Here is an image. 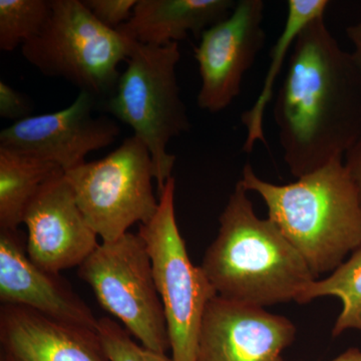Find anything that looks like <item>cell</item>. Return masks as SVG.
<instances>
[{
    "label": "cell",
    "instance_id": "6da1fadb",
    "mask_svg": "<svg viewBox=\"0 0 361 361\" xmlns=\"http://www.w3.org/2000/svg\"><path fill=\"white\" fill-rule=\"evenodd\" d=\"M285 164L300 178L344 158L361 135V71L324 16L299 33L274 104Z\"/></svg>",
    "mask_w": 361,
    "mask_h": 361
},
{
    "label": "cell",
    "instance_id": "7a4b0ae2",
    "mask_svg": "<svg viewBox=\"0 0 361 361\" xmlns=\"http://www.w3.org/2000/svg\"><path fill=\"white\" fill-rule=\"evenodd\" d=\"M219 224L201 265L218 295L260 307L299 302L316 278L279 228L256 215L239 180Z\"/></svg>",
    "mask_w": 361,
    "mask_h": 361
},
{
    "label": "cell",
    "instance_id": "3957f363",
    "mask_svg": "<svg viewBox=\"0 0 361 361\" xmlns=\"http://www.w3.org/2000/svg\"><path fill=\"white\" fill-rule=\"evenodd\" d=\"M264 201L268 218L300 253L316 279L334 272L361 246V203L344 158L295 182L276 185L247 163L239 180Z\"/></svg>",
    "mask_w": 361,
    "mask_h": 361
},
{
    "label": "cell",
    "instance_id": "277c9868",
    "mask_svg": "<svg viewBox=\"0 0 361 361\" xmlns=\"http://www.w3.org/2000/svg\"><path fill=\"white\" fill-rule=\"evenodd\" d=\"M180 59L178 42L153 45L135 42L115 92L103 104L104 111L129 126L148 148L158 197L175 167L176 157L169 153L168 144L191 126L178 84Z\"/></svg>",
    "mask_w": 361,
    "mask_h": 361
},
{
    "label": "cell",
    "instance_id": "5b68a950",
    "mask_svg": "<svg viewBox=\"0 0 361 361\" xmlns=\"http://www.w3.org/2000/svg\"><path fill=\"white\" fill-rule=\"evenodd\" d=\"M135 40L106 27L84 0H51V13L39 35L21 47L27 63L51 78H61L94 97L108 99L121 77Z\"/></svg>",
    "mask_w": 361,
    "mask_h": 361
},
{
    "label": "cell",
    "instance_id": "8992f818",
    "mask_svg": "<svg viewBox=\"0 0 361 361\" xmlns=\"http://www.w3.org/2000/svg\"><path fill=\"white\" fill-rule=\"evenodd\" d=\"M176 180H168L159 195L153 219L140 226L153 265L154 277L167 320L172 360L196 361L204 313L218 295L201 266L188 255L175 212Z\"/></svg>",
    "mask_w": 361,
    "mask_h": 361
},
{
    "label": "cell",
    "instance_id": "52a82bcc",
    "mask_svg": "<svg viewBox=\"0 0 361 361\" xmlns=\"http://www.w3.org/2000/svg\"><path fill=\"white\" fill-rule=\"evenodd\" d=\"M65 177L102 242L121 238L135 223L147 224L158 211L153 161L146 145L135 135L101 160L85 161Z\"/></svg>",
    "mask_w": 361,
    "mask_h": 361
},
{
    "label": "cell",
    "instance_id": "ba28073f",
    "mask_svg": "<svg viewBox=\"0 0 361 361\" xmlns=\"http://www.w3.org/2000/svg\"><path fill=\"white\" fill-rule=\"evenodd\" d=\"M78 276L130 336L144 348L166 355L171 348L167 320L151 257L139 234L128 232L115 241L102 242L78 267Z\"/></svg>",
    "mask_w": 361,
    "mask_h": 361
},
{
    "label": "cell",
    "instance_id": "9c48e42d",
    "mask_svg": "<svg viewBox=\"0 0 361 361\" xmlns=\"http://www.w3.org/2000/svg\"><path fill=\"white\" fill-rule=\"evenodd\" d=\"M264 13L262 0H240L228 18L202 35L195 49L201 110L219 113L239 96L244 75L265 44Z\"/></svg>",
    "mask_w": 361,
    "mask_h": 361
},
{
    "label": "cell",
    "instance_id": "30bf717a",
    "mask_svg": "<svg viewBox=\"0 0 361 361\" xmlns=\"http://www.w3.org/2000/svg\"><path fill=\"white\" fill-rule=\"evenodd\" d=\"M96 97L80 92L71 106L30 116L0 132V147L56 164L63 172L85 163L92 152L111 146L121 134L118 123L94 116Z\"/></svg>",
    "mask_w": 361,
    "mask_h": 361
},
{
    "label": "cell",
    "instance_id": "8fae6325",
    "mask_svg": "<svg viewBox=\"0 0 361 361\" xmlns=\"http://www.w3.org/2000/svg\"><path fill=\"white\" fill-rule=\"evenodd\" d=\"M295 336L288 318L217 295L204 313L196 361H284Z\"/></svg>",
    "mask_w": 361,
    "mask_h": 361
},
{
    "label": "cell",
    "instance_id": "7c38bea8",
    "mask_svg": "<svg viewBox=\"0 0 361 361\" xmlns=\"http://www.w3.org/2000/svg\"><path fill=\"white\" fill-rule=\"evenodd\" d=\"M26 253L35 264L61 273L82 264L97 246V233L82 215L65 174L40 189L23 216Z\"/></svg>",
    "mask_w": 361,
    "mask_h": 361
},
{
    "label": "cell",
    "instance_id": "4fadbf2b",
    "mask_svg": "<svg viewBox=\"0 0 361 361\" xmlns=\"http://www.w3.org/2000/svg\"><path fill=\"white\" fill-rule=\"evenodd\" d=\"M0 301L97 331L99 319L70 284L30 260L18 229L0 230Z\"/></svg>",
    "mask_w": 361,
    "mask_h": 361
},
{
    "label": "cell",
    "instance_id": "5bb4252c",
    "mask_svg": "<svg viewBox=\"0 0 361 361\" xmlns=\"http://www.w3.org/2000/svg\"><path fill=\"white\" fill-rule=\"evenodd\" d=\"M0 341L13 361H111L96 330L2 304Z\"/></svg>",
    "mask_w": 361,
    "mask_h": 361
},
{
    "label": "cell",
    "instance_id": "9a60e30c",
    "mask_svg": "<svg viewBox=\"0 0 361 361\" xmlns=\"http://www.w3.org/2000/svg\"><path fill=\"white\" fill-rule=\"evenodd\" d=\"M233 0H137L132 18L118 28L142 44L166 45L201 39L205 30L229 16Z\"/></svg>",
    "mask_w": 361,
    "mask_h": 361
},
{
    "label": "cell",
    "instance_id": "2e32d148",
    "mask_svg": "<svg viewBox=\"0 0 361 361\" xmlns=\"http://www.w3.org/2000/svg\"><path fill=\"white\" fill-rule=\"evenodd\" d=\"M61 174L56 164L0 147V230H18L35 195Z\"/></svg>",
    "mask_w": 361,
    "mask_h": 361
},
{
    "label": "cell",
    "instance_id": "e0dca14e",
    "mask_svg": "<svg viewBox=\"0 0 361 361\" xmlns=\"http://www.w3.org/2000/svg\"><path fill=\"white\" fill-rule=\"evenodd\" d=\"M329 6L327 0H289L287 4V16L284 27L271 51V66L266 73L263 87L253 106L241 116L245 126L247 137L243 151L251 153L256 142L266 144L264 135V116L268 104L274 94L277 75L283 68L285 59L291 54L297 37L304 27L315 18L323 16Z\"/></svg>",
    "mask_w": 361,
    "mask_h": 361
},
{
    "label": "cell",
    "instance_id": "ac0fdd59",
    "mask_svg": "<svg viewBox=\"0 0 361 361\" xmlns=\"http://www.w3.org/2000/svg\"><path fill=\"white\" fill-rule=\"evenodd\" d=\"M324 296H336L342 303L332 336H341L348 329L361 331V246L329 277L314 280L303 292L298 303H308Z\"/></svg>",
    "mask_w": 361,
    "mask_h": 361
},
{
    "label": "cell",
    "instance_id": "d6986e66",
    "mask_svg": "<svg viewBox=\"0 0 361 361\" xmlns=\"http://www.w3.org/2000/svg\"><path fill=\"white\" fill-rule=\"evenodd\" d=\"M51 0H0V49L13 51L42 30Z\"/></svg>",
    "mask_w": 361,
    "mask_h": 361
},
{
    "label": "cell",
    "instance_id": "ffe728a7",
    "mask_svg": "<svg viewBox=\"0 0 361 361\" xmlns=\"http://www.w3.org/2000/svg\"><path fill=\"white\" fill-rule=\"evenodd\" d=\"M97 334L111 361H174L135 343L129 331L111 318H99Z\"/></svg>",
    "mask_w": 361,
    "mask_h": 361
},
{
    "label": "cell",
    "instance_id": "44dd1931",
    "mask_svg": "<svg viewBox=\"0 0 361 361\" xmlns=\"http://www.w3.org/2000/svg\"><path fill=\"white\" fill-rule=\"evenodd\" d=\"M137 2V0H84L99 23L116 30L130 20Z\"/></svg>",
    "mask_w": 361,
    "mask_h": 361
},
{
    "label": "cell",
    "instance_id": "7402d4cb",
    "mask_svg": "<svg viewBox=\"0 0 361 361\" xmlns=\"http://www.w3.org/2000/svg\"><path fill=\"white\" fill-rule=\"evenodd\" d=\"M32 106L27 97L14 90L6 82H0V116L13 123L25 120L32 113Z\"/></svg>",
    "mask_w": 361,
    "mask_h": 361
},
{
    "label": "cell",
    "instance_id": "603a6c76",
    "mask_svg": "<svg viewBox=\"0 0 361 361\" xmlns=\"http://www.w3.org/2000/svg\"><path fill=\"white\" fill-rule=\"evenodd\" d=\"M344 164L355 184L361 203V135L344 156Z\"/></svg>",
    "mask_w": 361,
    "mask_h": 361
},
{
    "label": "cell",
    "instance_id": "cb8c5ba5",
    "mask_svg": "<svg viewBox=\"0 0 361 361\" xmlns=\"http://www.w3.org/2000/svg\"><path fill=\"white\" fill-rule=\"evenodd\" d=\"M346 35L355 47L351 54H353L356 66L361 71V23L348 26L346 28Z\"/></svg>",
    "mask_w": 361,
    "mask_h": 361
},
{
    "label": "cell",
    "instance_id": "d4e9b609",
    "mask_svg": "<svg viewBox=\"0 0 361 361\" xmlns=\"http://www.w3.org/2000/svg\"><path fill=\"white\" fill-rule=\"evenodd\" d=\"M331 361H361V350L357 348L348 349Z\"/></svg>",
    "mask_w": 361,
    "mask_h": 361
},
{
    "label": "cell",
    "instance_id": "484cf974",
    "mask_svg": "<svg viewBox=\"0 0 361 361\" xmlns=\"http://www.w3.org/2000/svg\"><path fill=\"white\" fill-rule=\"evenodd\" d=\"M4 361H13V360H11V358H9L8 356L6 355V360H4Z\"/></svg>",
    "mask_w": 361,
    "mask_h": 361
}]
</instances>
